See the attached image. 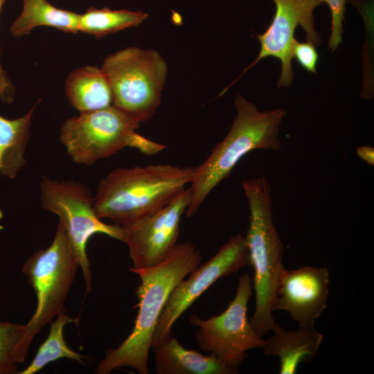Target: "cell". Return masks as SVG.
<instances>
[{"instance_id":"obj_11","label":"cell","mask_w":374,"mask_h":374,"mask_svg":"<svg viewBox=\"0 0 374 374\" xmlns=\"http://www.w3.org/2000/svg\"><path fill=\"white\" fill-rule=\"evenodd\" d=\"M276 10L267 29L256 35L260 44L257 57L247 66L242 73L223 89L219 96L233 85L248 70L267 57L278 59L281 72L277 82L278 88L290 87L294 80L292 60L295 41L294 33L300 25L306 34L307 41L315 46L321 44V38L314 28L313 10L319 3L317 0H273Z\"/></svg>"},{"instance_id":"obj_20","label":"cell","mask_w":374,"mask_h":374,"mask_svg":"<svg viewBox=\"0 0 374 374\" xmlns=\"http://www.w3.org/2000/svg\"><path fill=\"white\" fill-rule=\"evenodd\" d=\"M148 17V15L142 11L91 6L84 13L80 15L79 30L100 38L125 28L138 26Z\"/></svg>"},{"instance_id":"obj_24","label":"cell","mask_w":374,"mask_h":374,"mask_svg":"<svg viewBox=\"0 0 374 374\" xmlns=\"http://www.w3.org/2000/svg\"><path fill=\"white\" fill-rule=\"evenodd\" d=\"M6 0H0V12ZM15 88L6 72L0 64V99L6 103H11L14 100Z\"/></svg>"},{"instance_id":"obj_10","label":"cell","mask_w":374,"mask_h":374,"mask_svg":"<svg viewBox=\"0 0 374 374\" xmlns=\"http://www.w3.org/2000/svg\"><path fill=\"white\" fill-rule=\"evenodd\" d=\"M249 263L244 237L235 235L204 265L181 280L171 292L154 331L152 346L170 335L174 323L218 279ZM152 347V346H151Z\"/></svg>"},{"instance_id":"obj_6","label":"cell","mask_w":374,"mask_h":374,"mask_svg":"<svg viewBox=\"0 0 374 374\" xmlns=\"http://www.w3.org/2000/svg\"><path fill=\"white\" fill-rule=\"evenodd\" d=\"M79 267L65 230L58 222L53 240L36 251L25 262L22 271L36 295V308L24 324L19 348L20 364L26 358L34 337L60 312Z\"/></svg>"},{"instance_id":"obj_16","label":"cell","mask_w":374,"mask_h":374,"mask_svg":"<svg viewBox=\"0 0 374 374\" xmlns=\"http://www.w3.org/2000/svg\"><path fill=\"white\" fill-rule=\"evenodd\" d=\"M66 94L80 113L100 110L112 105L109 81L102 69L87 65L73 71L66 81Z\"/></svg>"},{"instance_id":"obj_18","label":"cell","mask_w":374,"mask_h":374,"mask_svg":"<svg viewBox=\"0 0 374 374\" xmlns=\"http://www.w3.org/2000/svg\"><path fill=\"white\" fill-rule=\"evenodd\" d=\"M22 1V11L10 27L14 37L27 35L37 26L52 27L67 33L80 31V14L58 8L47 0Z\"/></svg>"},{"instance_id":"obj_1","label":"cell","mask_w":374,"mask_h":374,"mask_svg":"<svg viewBox=\"0 0 374 374\" xmlns=\"http://www.w3.org/2000/svg\"><path fill=\"white\" fill-rule=\"evenodd\" d=\"M202 256L197 247L186 241L177 244L159 264L145 268L130 267L140 282L136 290L139 308L134 328L116 348L109 349L98 364L97 374L128 366L139 374H148L149 352L154 331L168 298L177 284L200 264Z\"/></svg>"},{"instance_id":"obj_4","label":"cell","mask_w":374,"mask_h":374,"mask_svg":"<svg viewBox=\"0 0 374 374\" xmlns=\"http://www.w3.org/2000/svg\"><path fill=\"white\" fill-rule=\"evenodd\" d=\"M242 188L249 211L244 239L254 274L255 310L249 321L262 336L276 324L272 307L278 280L284 268V247L273 220L271 187L267 178L260 176L244 179Z\"/></svg>"},{"instance_id":"obj_13","label":"cell","mask_w":374,"mask_h":374,"mask_svg":"<svg viewBox=\"0 0 374 374\" xmlns=\"http://www.w3.org/2000/svg\"><path fill=\"white\" fill-rule=\"evenodd\" d=\"M328 285L327 267L283 268L275 291L273 311L288 312L299 326H314L327 307Z\"/></svg>"},{"instance_id":"obj_12","label":"cell","mask_w":374,"mask_h":374,"mask_svg":"<svg viewBox=\"0 0 374 374\" xmlns=\"http://www.w3.org/2000/svg\"><path fill=\"white\" fill-rule=\"evenodd\" d=\"M190 188H185L161 208L120 225L122 242L128 247L132 267L154 266L177 244L179 224L190 202Z\"/></svg>"},{"instance_id":"obj_9","label":"cell","mask_w":374,"mask_h":374,"mask_svg":"<svg viewBox=\"0 0 374 374\" xmlns=\"http://www.w3.org/2000/svg\"><path fill=\"white\" fill-rule=\"evenodd\" d=\"M251 294V278L246 273L240 276L235 295L224 312L208 319L196 315L189 318L199 328L195 339L199 348L231 368H238L248 350L262 348L265 343L247 319Z\"/></svg>"},{"instance_id":"obj_7","label":"cell","mask_w":374,"mask_h":374,"mask_svg":"<svg viewBox=\"0 0 374 374\" xmlns=\"http://www.w3.org/2000/svg\"><path fill=\"white\" fill-rule=\"evenodd\" d=\"M102 70L112 92V105L136 121L144 122L161 102L167 64L155 50L132 46L109 55Z\"/></svg>"},{"instance_id":"obj_2","label":"cell","mask_w":374,"mask_h":374,"mask_svg":"<svg viewBox=\"0 0 374 374\" xmlns=\"http://www.w3.org/2000/svg\"><path fill=\"white\" fill-rule=\"evenodd\" d=\"M237 115L224 138L211 150L206 159L195 168L190 182V202L186 211L193 217L212 192L226 179L238 163L253 150H280V127L286 111L282 108L260 111L244 97L234 99Z\"/></svg>"},{"instance_id":"obj_8","label":"cell","mask_w":374,"mask_h":374,"mask_svg":"<svg viewBox=\"0 0 374 374\" xmlns=\"http://www.w3.org/2000/svg\"><path fill=\"white\" fill-rule=\"evenodd\" d=\"M43 208L59 217L83 274L86 294L92 290L91 271L87 253L89 240L96 233L122 241L118 224L103 222L95 212L93 196L83 184L43 176L39 184Z\"/></svg>"},{"instance_id":"obj_17","label":"cell","mask_w":374,"mask_h":374,"mask_svg":"<svg viewBox=\"0 0 374 374\" xmlns=\"http://www.w3.org/2000/svg\"><path fill=\"white\" fill-rule=\"evenodd\" d=\"M35 109L36 105L15 119L0 115V175L13 179L26 166L24 155Z\"/></svg>"},{"instance_id":"obj_14","label":"cell","mask_w":374,"mask_h":374,"mask_svg":"<svg viewBox=\"0 0 374 374\" xmlns=\"http://www.w3.org/2000/svg\"><path fill=\"white\" fill-rule=\"evenodd\" d=\"M271 330L273 335L265 341L262 348L265 355L278 357L280 374H295L301 363L317 355L323 339L314 326H299L296 330L287 331L276 323Z\"/></svg>"},{"instance_id":"obj_21","label":"cell","mask_w":374,"mask_h":374,"mask_svg":"<svg viewBox=\"0 0 374 374\" xmlns=\"http://www.w3.org/2000/svg\"><path fill=\"white\" fill-rule=\"evenodd\" d=\"M24 324L0 321V374H17Z\"/></svg>"},{"instance_id":"obj_5","label":"cell","mask_w":374,"mask_h":374,"mask_svg":"<svg viewBox=\"0 0 374 374\" xmlns=\"http://www.w3.org/2000/svg\"><path fill=\"white\" fill-rule=\"evenodd\" d=\"M139 125V122L111 105L66 120L60 139L71 160L84 166H92L127 147L148 155L166 148V145L137 133Z\"/></svg>"},{"instance_id":"obj_19","label":"cell","mask_w":374,"mask_h":374,"mask_svg":"<svg viewBox=\"0 0 374 374\" xmlns=\"http://www.w3.org/2000/svg\"><path fill=\"white\" fill-rule=\"evenodd\" d=\"M78 321L71 319L64 311L60 312L50 323L48 337L39 347L30 364L19 374H34L42 370L51 362L62 358H67L84 364V355L73 350L66 343L64 337V326L69 323Z\"/></svg>"},{"instance_id":"obj_15","label":"cell","mask_w":374,"mask_h":374,"mask_svg":"<svg viewBox=\"0 0 374 374\" xmlns=\"http://www.w3.org/2000/svg\"><path fill=\"white\" fill-rule=\"evenodd\" d=\"M158 374H236L238 368L227 366L211 355H204L184 348L172 334L152 345Z\"/></svg>"},{"instance_id":"obj_3","label":"cell","mask_w":374,"mask_h":374,"mask_svg":"<svg viewBox=\"0 0 374 374\" xmlns=\"http://www.w3.org/2000/svg\"><path fill=\"white\" fill-rule=\"evenodd\" d=\"M195 168L170 164L118 168L100 181L93 208L100 219L123 225L168 204L190 184Z\"/></svg>"},{"instance_id":"obj_22","label":"cell","mask_w":374,"mask_h":374,"mask_svg":"<svg viewBox=\"0 0 374 374\" xmlns=\"http://www.w3.org/2000/svg\"><path fill=\"white\" fill-rule=\"evenodd\" d=\"M319 4L326 3L331 12V33L328 40V49L335 51L342 42L343 21L347 0H317Z\"/></svg>"},{"instance_id":"obj_23","label":"cell","mask_w":374,"mask_h":374,"mask_svg":"<svg viewBox=\"0 0 374 374\" xmlns=\"http://www.w3.org/2000/svg\"><path fill=\"white\" fill-rule=\"evenodd\" d=\"M292 56L303 69L317 74L319 54L313 44L308 41L299 42L296 40L292 49Z\"/></svg>"},{"instance_id":"obj_25","label":"cell","mask_w":374,"mask_h":374,"mask_svg":"<svg viewBox=\"0 0 374 374\" xmlns=\"http://www.w3.org/2000/svg\"><path fill=\"white\" fill-rule=\"evenodd\" d=\"M357 156L371 166L374 165V148L369 145H362L357 148Z\"/></svg>"}]
</instances>
